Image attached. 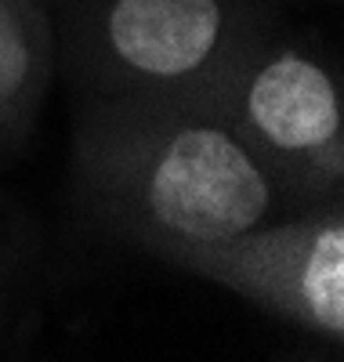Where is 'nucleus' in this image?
<instances>
[{"label":"nucleus","mask_w":344,"mask_h":362,"mask_svg":"<svg viewBox=\"0 0 344 362\" xmlns=\"http://www.w3.org/2000/svg\"><path fill=\"white\" fill-rule=\"evenodd\" d=\"M149 214L185 239H236L272 210L268 174L217 127L178 131L149 170Z\"/></svg>","instance_id":"f257e3e1"},{"label":"nucleus","mask_w":344,"mask_h":362,"mask_svg":"<svg viewBox=\"0 0 344 362\" xmlns=\"http://www.w3.org/2000/svg\"><path fill=\"white\" fill-rule=\"evenodd\" d=\"M217 0H116L109 44L123 66L156 80L200 69L222 40Z\"/></svg>","instance_id":"f03ea898"},{"label":"nucleus","mask_w":344,"mask_h":362,"mask_svg":"<svg viewBox=\"0 0 344 362\" xmlns=\"http://www.w3.org/2000/svg\"><path fill=\"white\" fill-rule=\"evenodd\" d=\"M246 112L261 138L283 153H316L340 131V98L323 66L297 54L272 58L246 90Z\"/></svg>","instance_id":"7ed1b4c3"},{"label":"nucleus","mask_w":344,"mask_h":362,"mask_svg":"<svg viewBox=\"0 0 344 362\" xmlns=\"http://www.w3.org/2000/svg\"><path fill=\"white\" fill-rule=\"evenodd\" d=\"M301 308L311 326L330 337L344 334V232L340 225L323 228L301 264Z\"/></svg>","instance_id":"20e7f679"}]
</instances>
